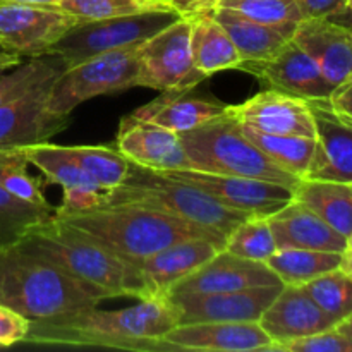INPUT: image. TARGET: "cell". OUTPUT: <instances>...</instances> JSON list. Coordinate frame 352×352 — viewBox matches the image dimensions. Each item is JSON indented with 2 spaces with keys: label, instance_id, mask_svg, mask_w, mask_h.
Returning <instances> with one entry per match:
<instances>
[{
  "label": "cell",
  "instance_id": "6da1fadb",
  "mask_svg": "<svg viewBox=\"0 0 352 352\" xmlns=\"http://www.w3.org/2000/svg\"><path fill=\"white\" fill-rule=\"evenodd\" d=\"M179 325L174 302L140 299L138 305L117 311L96 306L69 315L30 322L24 342L34 346L107 347L136 352H175L162 337Z\"/></svg>",
  "mask_w": 352,
  "mask_h": 352
},
{
  "label": "cell",
  "instance_id": "7a4b0ae2",
  "mask_svg": "<svg viewBox=\"0 0 352 352\" xmlns=\"http://www.w3.org/2000/svg\"><path fill=\"white\" fill-rule=\"evenodd\" d=\"M17 243L47 258L105 299H146L140 265L120 256L58 217L33 227Z\"/></svg>",
  "mask_w": 352,
  "mask_h": 352
},
{
  "label": "cell",
  "instance_id": "3957f363",
  "mask_svg": "<svg viewBox=\"0 0 352 352\" xmlns=\"http://www.w3.org/2000/svg\"><path fill=\"white\" fill-rule=\"evenodd\" d=\"M58 219L85 230L117 254L136 263L182 239L203 237L226 246V237L174 213L140 203L102 205Z\"/></svg>",
  "mask_w": 352,
  "mask_h": 352
},
{
  "label": "cell",
  "instance_id": "277c9868",
  "mask_svg": "<svg viewBox=\"0 0 352 352\" xmlns=\"http://www.w3.org/2000/svg\"><path fill=\"white\" fill-rule=\"evenodd\" d=\"M102 301L100 292L19 243L0 250V305L30 322L81 311Z\"/></svg>",
  "mask_w": 352,
  "mask_h": 352
},
{
  "label": "cell",
  "instance_id": "5b68a950",
  "mask_svg": "<svg viewBox=\"0 0 352 352\" xmlns=\"http://www.w3.org/2000/svg\"><path fill=\"white\" fill-rule=\"evenodd\" d=\"M140 203L165 210L188 222L226 237L246 220L248 213L223 206L196 186L170 177L165 172L129 162V170L119 188L109 192L105 205Z\"/></svg>",
  "mask_w": 352,
  "mask_h": 352
},
{
  "label": "cell",
  "instance_id": "8992f818",
  "mask_svg": "<svg viewBox=\"0 0 352 352\" xmlns=\"http://www.w3.org/2000/svg\"><path fill=\"white\" fill-rule=\"evenodd\" d=\"M229 107V105H227ZM191 168L215 174L243 175L296 189L301 181L272 164L244 134L229 109L215 119L179 134Z\"/></svg>",
  "mask_w": 352,
  "mask_h": 352
},
{
  "label": "cell",
  "instance_id": "52a82bcc",
  "mask_svg": "<svg viewBox=\"0 0 352 352\" xmlns=\"http://www.w3.org/2000/svg\"><path fill=\"white\" fill-rule=\"evenodd\" d=\"M179 17L174 10H148L112 19L78 21L58 38L50 54L60 55L65 67H71L107 52L140 47Z\"/></svg>",
  "mask_w": 352,
  "mask_h": 352
},
{
  "label": "cell",
  "instance_id": "ba28073f",
  "mask_svg": "<svg viewBox=\"0 0 352 352\" xmlns=\"http://www.w3.org/2000/svg\"><path fill=\"white\" fill-rule=\"evenodd\" d=\"M136 79L138 47L107 52L65 67L48 91L47 109L55 116H71L95 96L136 88Z\"/></svg>",
  "mask_w": 352,
  "mask_h": 352
},
{
  "label": "cell",
  "instance_id": "9c48e42d",
  "mask_svg": "<svg viewBox=\"0 0 352 352\" xmlns=\"http://www.w3.org/2000/svg\"><path fill=\"white\" fill-rule=\"evenodd\" d=\"M206 78L192 60L191 21L186 17L175 19L138 47L136 88L186 91Z\"/></svg>",
  "mask_w": 352,
  "mask_h": 352
},
{
  "label": "cell",
  "instance_id": "30bf717a",
  "mask_svg": "<svg viewBox=\"0 0 352 352\" xmlns=\"http://www.w3.org/2000/svg\"><path fill=\"white\" fill-rule=\"evenodd\" d=\"M170 177L196 186L223 206L248 213V215L270 217L284 208L294 198V189L277 182L243 175L215 174V172L196 170H160Z\"/></svg>",
  "mask_w": 352,
  "mask_h": 352
},
{
  "label": "cell",
  "instance_id": "8fae6325",
  "mask_svg": "<svg viewBox=\"0 0 352 352\" xmlns=\"http://www.w3.org/2000/svg\"><path fill=\"white\" fill-rule=\"evenodd\" d=\"M78 19L58 7L0 0V45L23 58L50 54L58 38Z\"/></svg>",
  "mask_w": 352,
  "mask_h": 352
},
{
  "label": "cell",
  "instance_id": "7c38bea8",
  "mask_svg": "<svg viewBox=\"0 0 352 352\" xmlns=\"http://www.w3.org/2000/svg\"><path fill=\"white\" fill-rule=\"evenodd\" d=\"M237 69L253 74L267 88L289 93L308 102L329 100L333 91V86L327 81L316 62L294 40L287 41L272 57L241 62Z\"/></svg>",
  "mask_w": 352,
  "mask_h": 352
},
{
  "label": "cell",
  "instance_id": "4fadbf2b",
  "mask_svg": "<svg viewBox=\"0 0 352 352\" xmlns=\"http://www.w3.org/2000/svg\"><path fill=\"white\" fill-rule=\"evenodd\" d=\"M30 165H34L47 184L60 186L64 191L60 206L55 208L54 215L62 217L82 210L105 205L109 199L107 189L100 188L67 153L64 146L52 143H36L17 146Z\"/></svg>",
  "mask_w": 352,
  "mask_h": 352
},
{
  "label": "cell",
  "instance_id": "5bb4252c",
  "mask_svg": "<svg viewBox=\"0 0 352 352\" xmlns=\"http://www.w3.org/2000/svg\"><path fill=\"white\" fill-rule=\"evenodd\" d=\"M284 284L260 285L213 294L168 296L179 313V325L206 322H258Z\"/></svg>",
  "mask_w": 352,
  "mask_h": 352
},
{
  "label": "cell",
  "instance_id": "9a60e30c",
  "mask_svg": "<svg viewBox=\"0 0 352 352\" xmlns=\"http://www.w3.org/2000/svg\"><path fill=\"white\" fill-rule=\"evenodd\" d=\"M227 109L248 129L265 134L315 138V119L309 102L289 93L268 88Z\"/></svg>",
  "mask_w": 352,
  "mask_h": 352
},
{
  "label": "cell",
  "instance_id": "2e32d148",
  "mask_svg": "<svg viewBox=\"0 0 352 352\" xmlns=\"http://www.w3.org/2000/svg\"><path fill=\"white\" fill-rule=\"evenodd\" d=\"M275 284L282 282L267 263L248 260L227 250H220L198 270L177 282L168 296L213 294Z\"/></svg>",
  "mask_w": 352,
  "mask_h": 352
},
{
  "label": "cell",
  "instance_id": "e0dca14e",
  "mask_svg": "<svg viewBox=\"0 0 352 352\" xmlns=\"http://www.w3.org/2000/svg\"><path fill=\"white\" fill-rule=\"evenodd\" d=\"M315 119V153L305 179L352 184V124L337 116L329 100L309 102Z\"/></svg>",
  "mask_w": 352,
  "mask_h": 352
},
{
  "label": "cell",
  "instance_id": "ac0fdd59",
  "mask_svg": "<svg viewBox=\"0 0 352 352\" xmlns=\"http://www.w3.org/2000/svg\"><path fill=\"white\" fill-rule=\"evenodd\" d=\"M162 339L177 351L277 352V344L258 322L186 323L168 330Z\"/></svg>",
  "mask_w": 352,
  "mask_h": 352
},
{
  "label": "cell",
  "instance_id": "d6986e66",
  "mask_svg": "<svg viewBox=\"0 0 352 352\" xmlns=\"http://www.w3.org/2000/svg\"><path fill=\"white\" fill-rule=\"evenodd\" d=\"M116 148L129 162L153 170L191 168L177 133L133 113L120 120Z\"/></svg>",
  "mask_w": 352,
  "mask_h": 352
},
{
  "label": "cell",
  "instance_id": "ffe728a7",
  "mask_svg": "<svg viewBox=\"0 0 352 352\" xmlns=\"http://www.w3.org/2000/svg\"><path fill=\"white\" fill-rule=\"evenodd\" d=\"M258 323L277 344V352L289 340L315 336L337 327V320L316 305L305 285H284Z\"/></svg>",
  "mask_w": 352,
  "mask_h": 352
},
{
  "label": "cell",
  "instance_id": "44dd1931",
  "mask_svg": "<svg viewBox=\"0 0 352 352\" xmlns=\"http://www.w3.org/2000/svg\"><path fill=\"white\" fill-rule=\"evenodd\" d=\"M223 250L210 239H182L144 258L140 263L146 299H165L174 285L198 270L217 251Z\"/></svg>",
  "mask_w": 352,
  "mask_h": 352
},
{
  "label": "cell",
  "instance_id": "7402d4cb",
  "mask_svg": "<svg viewBox=\"0 0 352 352\" xmlns=\"http://www.w3.org/2000/svg\"><path fill=\"white\" fill-rule=\"evenodd\" d=\"M50 89H38L24 98L0 105V148L47 143L69 126L71 116L48 112Z\"/></svg>",
  "mask_w": 352,
  "mask_h": 352
},
{
  "label": "cell",
  "instance_id": "603a6c76",
  "mask_svg": "<svg viewBox=\"0 0 352 352\" xmlns=\"http://www.w3.org/2000/svg\"><path fill=\"white\" fill-rule=\"evenodd\" d=\"M292 40L336 88L352 78V30L336 19H302Z\"/></svg>",
  "mask_w": 352,
  "mask_h": 352
},
{
  "label": "cell",
  "instance_id": "cb8c5ba5",
  "mask_svg": "<svg viewBox=\"0 0 352 352\" xmlns=\"http://www.w3.org/2000/svg\"><path fill=\"white\" fill-rule=\"evenodd\" d=\"M277 250H316L344 253L347 237L337 232L315 212L292 198L284 208L268 217Z\"/></svg>",
  "mask_w": 352,
  "mask_h": 352
},
{
  "label": "cell",
  "instance_id": "d4e9b609",
  "mask_svg": "<svg viewBox=\"0 0 352 352\" xmlns=\"http://www.w3.org/2000/svg\"><path fill=\"white\" fill-rule=\"evenodd\" d=\"M226 110V103L205 96H196L192 95V89H186V91L160 93V96L151 100L150 103L134 110L133 116L151 120L165 129L181 134L215 119Z\"/></svg>",
  "mask_w": 352,
  "mask_h": 352
},
{
  "label": "cell",
  "instance_id": "484cf974",
  "mask_svg": "<svg viewBox=\"0 0 352 352\" xmlns=\"http://www.w3.org/2000/svg\"><path fill=\"white\" fill-rule=\"evenodd\" d=\"M213 17L227 31L241 55V62L263 60L292 40L298 24H267L237 10L217 7Z\"/></svg>",
  "mask_w": 352,
  "mask_h": 352
},
{
  "label": "cell",
  "instance_id": "4316f807",
  "mask_svg": "<svg viewBox=\"0 0 352 352\" xmlns=\"http://www.w3.org/2000/svg\"><path fill=\"white\" fill-rule=\"evenodd\" d=\"M191 21V54L198 71L205 76L237 69L241 55L213 12L189 17Z\"/></svg>",
  "mask_w": 352,
  "mask_h": 352
},
{
  "label": "cell",
  "instance_id": "83f0119b",
  "mask_svg": "<svg viewBox=\"0 0 352 352\" xmlns=\"http://www.w3.org/2000/svg\"><path fill=\"white\" fill-rule=\"evenodd\" d=\"M294 199L342 236L352 234V184L301 179L294 189Z\"/></svg>",
  "mask_w": 352,
  "mask_h": 352
},
{
  "label": "cell",
  "instance_id": "f1b7e54d",
  "mask_svg": "<svg viewBox=\"0 0 352 352\" xmlns=\"http://www.w3.org/2000/svg\"><path fill=\"white\" fill-rule=\"evenodd\" d=\"M65 71V62L57 54H45L0 69V105L24 98L38 89H50Z\"/></svg>",
  "mask_w": 352,
  "mask_h": 352
},
{
  "label": "cell",
  "instance_id": "f546056e",
  "mask_svg": "<svg viewBox=\"0 0 352 352\" xmlns=\"http://www.w3.org/2000/svg\"><path fill=\"white\" fill-rule=\"evenodd\" d=\"M342 253L316 250H277L267 260L278 280L284 285H305L316 277L340 267Z\"/></svg>",
  "mask_w": 352,
  "mask_h": 352
},
{
  "label": "cell",
  "instance_id": "4dcf8cb0",
  "mask_svg": "<svg viewBox=\"0 0 352 352\" xmlns=\"http://www.w3.org/2000/svg\"><path fill=\"white\" fill-rule=\"evenodd\" d=\"M248 140L282 170L305 179L315 153V138L289 136V134H265L243 126Z\"/></svg>",
  "mask_w": 352,
  "mask_h": 352
},
{
  "label": "cell",
  "instance_id": "1f68e13d",
  "mask_svg": "<svg viewBox=\"0 0 352 352\" xmlns=\"http://www.w3.org/2000/svg\"><path fill=\"white\" fill-rule=\"evenodd\" d=\"M64 150L100 188L107 191L119 188L129 170V160L117 148L64 146Z\"/></svg>",
  "mask_w": 352,
  "mask_h": 352
},
{
  "label": "cell",
  "instance_id": "d6a6232c",
  "mask_svg": "<svg viewBox=\"0 0 352 352\" xmlns=\"http://www.w3.org/2000/svg\"><path fill=\"white\" fill-rule=\"evenodd\" d=\"M54 213L55 206L23 201L0 186V250L17 243L33 227L52 219Z\"/></svg>",
  "mask_w": 352,
  "mask_h": 352
},
{
  "label": "cell",
  "instance_id": "836d02e7",
  "mask_svg": "<svg viewBox=\"0 0 352 352\" xmlns=\"http://www.w3.org/2000/svg\"><path fill=\"white\" fill-rule=\"evenodd\" d=\"M30 162L19 148H0V186L23 201L48 206L43 182L28 170Z\"/></svg>",
  "mask_w": 352,
  "mask_h": 352
},
{
  "label": "cell",
  "instance_id": "e575fe53",
  "mask_svg": "<svg viewBox=\"0 0 352 352\" xmlns=\"http://www.w3.org/2000/svg\"><path fill=\"white\" fill-rule=\"evenodd\" d=\"M223 250L248 258V260L263 261L277 251L274 234H272L268 217H248L227 236Z\"/></svg>",
  "mask_w": 352,
  "mask_h": 352
},
{
  "label": "cell",
  "instance_id": "d590c367",
  "mask_svg": "<svg viewBox=\"0 0 352 352\" xmlns=\"http://www.w3.org/2000/svg\"><path fill=\"white\" fill-rule=\"evenodd\" d=\"M305 289L327 315L337 320V325L352 315V278L340 268L320 275Z\"/></svg>",
  "mask_w": 352,
  "mask_h": 352
},
{
  "label": "cell",
  "instance_id": "8d00e7d4",
  "mask_svg": "<svg viewBox=\"0 0 352 352\" xmlns=\"http://www.w3.org/2000/svg\"><path fill=\"white\" fill-rule=\"evenodd\" d=\"M58 9L78 21H102L148 10H170L165 2L151 0H62Z\"/></svg>",
  "mask_w": 352,
  "mask_h": 352
},
{
  "label": "cell",
  "instance_id": "74e56055",
  "mask_svg": "<svg viewBox=\"0 0 352 352\" xmlns=\"http://www.w3.org/2000/svg\"><path fill=\"white\" fill-rule=\"evenodd\" d=\"M219 7L267 24H299L305 19L298 0H220Z\"/></svg>",
  "mask_w": 352,
  "mask_h": 352
},
{
  "label": "cell",
  "instance_id": "f35d334b",
  "mask_svg": "<svg viewBox=\"0 0 352 352\" xmlns=\"http://www.w3.org/2000/svg\"><path fill=\"white\" fill-rule=\"evenodd\" d=\"M278 352H352V339L337 329H330L315 336L289 340L278 347Z\"/></svg>",
  "mask_w": 352,
  "mask_h": 352
},
{
  "label": "cell",
  "instance_id": "ab89813d",
  "mask_svg": "<svg viewBox=\"0 0 352 352\" xmlns=\"http://www.w3.org/2000/svg\"><path fill=\"white\" fill-rule=\"evenodd\" d=\"M30 332V320L9 306L0 305V347L24 342Z\"/></svg>",
  "mask_w": 352,
  "mask_h": 352
},
{
  "label": "cell",
  "instance_id": "60d3db41",
  "mask_svg": "<svg viewBox=\"0 0 352 352\" xmlns=\"http://www.w3.org/2000/svg\"><path fill=\"white\" fill-rule=\"evenodd\" d=\"M349 0H298L305 19H336L347 14Z\"/></svg>",
  "mask_w": 352,
  "mask_h": 352
},
{
  "label": "cell",
  "instance_id": "b9f144b4",
  "mask_svg": "<svg viewBox=\"0 0 352 352\" xmlns=\"http://www.w3.org/2000/svg\"><path fill=\"white\" fill-rule=\"evenodd\" d=\"M220 0H165L167 7L181 17H195L199 14H208L219 7Z\"/></svg>",
  "mask_w": 352,
  "mask_h": 352
},
{
  "label": "cell",
  "instance_id": "7bdbcfd3",
  "mask_svg": "<svg viewBox=\"0 0 352 352\" xmlns=\"http://www.w3.org/2000/svg\"><path fill=\"white\" fill-rule=\"evenodd\" d=\"M329 103L337 116L352 124V78L333 88Z\"/></svg>",
  "mask_w": 352,
  "mask_h": 352
},
{
  "label": "cell",
  "instance_id": "ee69618b",
  "mask_svg": "<svg viewBox=\"0 0 352 352\" xmlns=\"http://www.w3.org/2000/svg\"><path fill=\"white\" fill-rule=\"evenodd\" d=\"M19 62H23V57L12 54V52H9L0 45V69H9L12 65L19 64Z\"/></svg>",
  "mask_w": 352,
  "mask_h": 352
},
{
  "label": "cell",
  "instance_id": "f6af8a7d",
  "mask_svg": "<svg viewBox=\"0 0 352 352\" xmlns=\"http://www.w3.org/2000/svg\"><path fill=\"white\" fill-rule=\"evenodd\" d=\"M339 268L352 278V248L347 246V250L342 253V260H340Z\"/></svg>",
  "mask_w": 352,
  "mask_h": 352
},
{
  "label": "cell",
  "instance_id": "bcb514c9",
  "mask_svg": "<svg viewBox=\"0 0 352 352\" xmlns=\"http://www.w3.org/2000/svg\"><path fill=\"white\" fill-rule=\"evenodd\" d=\"M3 2H17L30 3V6H45V7H58L62 0H3Z\"/></svg>",
  "mask_w": 352,
  "mask_h": 352
},
{
  "label": "cell",
  "instance_id": "7dc6e473",
  "mask_svg": "<svg viewBox=\"0 0 352 352\" xmlns=\"http://www.w3.org/2000/svg\"><path fill=\"white\" fill-rule=\"evenodd\" d=\"M336 329L339 330V332H342L344 336H347L349 339H352V315L347 316L346 320H342V322H340Z\"/></svg>",
  "mask_w": 352,
  "mask_h": 352
},
{
  "label": "cell",
  "instance_id": "c3c4849f",
  "mask_svg": "<svg viewBox=\"0 0 352 352\" xmlns=\"http://www.w3.org/2000/svg\"><path fill=\"white\" fill-rule=\"evenodd\" d=\"M347 12H349L352 17V0H349V3H347ZM351 30H352V24H351Z\"/></svg>",
  "mask_w": 352,
  "mask_h": 352
},
{
  "label": "cell",
  "instance_id": "681fc988",
  "mask_svg": "<svg viewBox=\"0 0 352 352\" xmlns=\"http://www.w3.org/2000/svg\"><path fill=\"white\" fill-rule=\"evenodd\" d=\"M347 246H349V248H352V234H351V236H349V237H347Z\"/></svg>",
  "mask_w": 352,
  "mask_h": 352
},
{
  "label": "cell",
  "instance_id": "f907efd6",
  "mask_svg": "<svg viewBox=\"0 0 352 352\" xmlns=\"http://www.w3.org/2000/svg\"><path fill=\"white\" fill-rule=\"evenodd\" d=\"M151 2H165V0H151Z\"/></svg>",
  "mask_w": 352,
  "mask_h": 352
}]
</instances>
